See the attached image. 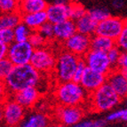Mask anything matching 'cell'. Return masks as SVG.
I'll list each match as a JSON object with an SVG mask.
<instances>
[{"label": "cell", "instance_id": "obj_1", "mask_svg": "<svg viewBox=\"0 0 127 127\" xmlns=\"http://www.w3.org/2000/svg\"><path fill=\"white\" fill-rule=\"evenodd\" d=\"M42 74L35 69L30 64L14 66L4 83L10 95L21 92L28 87H37Z\"/></svg>", "mask_w": 127, "mask_h": 127}, {"label": "cell", "instance_id": "obj_2", "mask_svg": "<svg viewBox=\"0 0 127 127\" xmlns=\"http://www.w3.org/2000/svg\"><path fill=\"white\" fill-rule=\"evenodd\" d=\"M53 94L58 105L64 107L82 106L89 96L80 84L73 81L58 84Z\"/></svg>", "mask_w": 127, "mask_h": 127}, {"label": "cell", "instance_id": "obj_3", "mask_svg": "<svg viewBox=\"0 0 127 127\" xmlns=\"http://www.w3.org/2000/svg\"><path fill=\"white\" fill-rule=\"evenodd\" d=\"M91 110L93 112H106L118 105L121 99L108 84H104L88 96Z\"/></svg>", "mask_w": 127, "mask_h": 127}, {"label": "cell", "instance_id": "obj_4", "mask_svg": "<svg viewBox=\"0 0 127 127\" xmlns=\"http://www.w3.org/2000/svg\"><path fill=\"white\" fill-rule=\"evenodd\" d=\"M80 58L66 50H62L57 55L53 74L57 83H67L73 80L75 71Z\"/></svg>", "mask_w": 127, "mask_h": 127}, {"label": "cell", "instance_id": "obj_5", "mask_svg": "<svg viewBox=\"0 0 127 127\" xmlns=\"http://www.w3.org/2000/svg\"><path fill=\"white\" fill-rule=\"evenodd\" d=\"M56 58L57 56L47 47L35 49L30 64L40 74L53 72Z\"/></svg>", "mask_w": 127, "mask_h": 127}, {"label": "cell", "instance_id": "obj_6", "mask_svg": "<svg viewBox=\"0 0 127 127\" xmlns=\"http://www.w3.org/2000/svg\"><path fill=\"white\" fill-rule=\"evenodd\" d=\"M34 50L29 42H13L8 46L7 58L13 66L30 64Z\"/></svg>", "mask_w": 127, "mask_h": 127}, {"label": "cell", "instance_id": "obj_7", "mask_svg": "<svg viewBox=\"0 0 127 127\" xmlns=\"http://www.w3.org/2000/svg\"><path fill=\"white\" fill-rule=\"evenodd\" d=\"M4 108V122L7 126H19L25 118L26 109L9 96L3 102Z\"/></svg>", "mask_w": 127, "mask_h": 127}, {"label": "cell", "instance_id": "obj_8", "mask_svg": "<svg viewBox=\"0 0 127 127\" xmlns=\"http://www.w3.org/2000/svg\"><path fill=\"white\" fill-rule=\"evenodd\" d=\"M125 30V21L117 16H110L105 21L98 23L95 35L105 36L116 41Z\"/></svg>", "mask_w": 127, "mask_h": 127}, {"label": "cell", "instance_id": "obj_9", "mask_svg": "<svg viewBox=\"0 0 127 127\" xmlns=\"http://www.w3.org/2000/svg\"><path fill=\"white\" fill-rule=\"evenodd\" d=\"M83 60L85 61L88 68L105 76H108L112 70H114L106 53L90 50L83 57Z\"/></svg>", "mask_w": 127, "mask_h": 127}, {"label": "cell", "instance_id": "obj_10", "mask_svg": "<svg viewBox=\"0 0 127 127\" xmlns=\"http://www.w3.org/2000/svg\"><path fill=\"white\" fill-rule=\"evenodd\" d=\"M54 114L60 124L63 125L64 126L71 127L79 123L85 117V109L82 106L64 107L57 105Z\"/></svg>", "mask_w": 127, "mask_h": 127}, {"label": "cell", "instance_id": "obj_11", "mask_svg": "<svg viewBox=\"0 0 127 127\" xmlns=\"http://www.w3.org/2000/svg\"><path fill=\"white\" fill-rule=\"evenodd\" d=\"M63 50L69 52L79 58H83L91 50V36L76 32L74 36L63 43Z\"/></svg>", "mask_w": 127, "mask_h": 127}, {"label": "cell", "instance_id": "obj_12", "mask_svg": "<svg viewBox=\"0 0 127 127\" xmlns=\"http://www.w3.org/2000/svg\"><path fill=\"white\" fill-rule=\"evenodd\" d=\"M45 13L47 15V21L53 25H56L62 21L70 19L69 2L67 1H54L49 4Z\"/></svg>", "mask_w": 127, "mask_h": 127}, {"label": "cell", "instance_id": "obj_13", "mask_svg": "<svg viewBox=\"0 0 127 127\" xmlns=\"http://www.w3.org/2000/svg\"><path fill=\"white\" fill-rule=\"evenodd\" d=\"M106 83L107 76L96 72L94 70L90 69L86 67L79 84L87 93V94L90 95Z\"/></svg>", "mask_w": 127, "mask_h": 127}, {"label": "cell", "instance_id": "obj_14", "mask_svg": "<svg viewBox=\"0 0 127 127\" xmlns=\"http://www.w3.org/2000/svg\"><path fill=\"white\" fill-rule=\"evenodd\" d=\"M10 96L26 109L36 105L41 97V93L37 87H28Z\"/></svg>", "mask_w": 127, "mask_h": 127}, {"label": "cell", "instance_id": "obj_15", "mask_svg": "<svg viewBox=\"0 0 127 127\" xmlns=\"http://www.w3.org/2000/svg\"><path fill=\"white\" fill-rule=\"evenodd\" d=\"M107 84L109 85L121 100L127 98V80L119 69L112 70L107 76Z\"/></svg>", "mask_w": 127, "mask_h": 127}, {"label": "cell", "instance_id": "obj_16", "mask_svg": "<svg viewBox=\"0 0 127 127\" xmlns=\"http://www.w3.org/2000/svg\"><path fill=\"white\" fill-rule=\"evenodd\" d=\"M54 26V39L64 43L68 38L76 33V27L75 21L72 20H67Z\"/></svg>", "mask_w": 127, "mask_h": 127}, {"label": "cell", "instance_id": "obj_17", "mask_svg": "<svg viewBox=\"0 0 127 127\" xmlns=\"http://www.w3.org/2000/svg\"><path fill=\"white\" fill-rule=\"evenodd\" d=\"M48 4V3L45 0H22L19 1L18 13L21 16L25 14L39 13L46 10Z\"/></svg>", "mask_w": 127, "mask_h": 127}, {"label": "cell", "instance_id": "obj_18", "mask_svg": "<svg viewBox=\"0 0 127 127\" xmlns=\"http://www.w3.org/2000/svg\"><path fill=\"white\" fill-rule=\"evenodd\" d=\"M21 22L27 26L31 31H37L45 22H47L46 13L45 11H43L39 13L22 15Z\"/></svg>", "mask_w": 127, "mask_h": 127}, {"label": "cell", "instance_id": "obj_19", "mask_svg": "<svg viewBox=\"0 0 127 127\" xmlns=\"http://www.w3.org/2000/svg\"><path fill=\"white\" fill-rule=\"evenodd\" d=\"M50 124L51 120L46 114L35 112L25 117L18 127H48Z\"/></svg>", "mask_w": 127, "mask_h": 127}, {"label": "cell", "instance_id": "obj_20", "mask_svg": "<svg viewBox=\"0 0 127 127\" xmlns=\"http://www.w3.org/2000/svg\"><path fill=\"white\" fill-rule=\"evenodd\" d=\"M75 23L76 27V32L79 34L85 35L88 36H93V35H95L98 23L90 17L88 13H86L81 19L76 21Z\"/></svg>", "mask_w": 127, "mask_h": 127}, {"label": "cell", "instance_id": "obj_21", "mask_svg": "<svg viewBox=\"0 0 127 127\" xmlns=\"http://www.w3.org/2000/svg\"><path fill=\"white\" fill-rule=\"evenodd\" d=\"M115 46L116 43L112 39L99 35H93L91 36V50L107 53Z\"/></svg>", "mask_w": 127, "mask_h": 127}, {"label": "cell", "instance_id": "obj_22", "mask_svg": "<svg viewBox=\"0 0 127 127\" xmlns=\"http://www.w3.org/2000/svg\"><path fill=\"white\" fill-rule=\"evenodd\" d=\"M21 22V15L18 12L0 13V30H13Z\"/></svg>", "mask_w": 127, "mask_h": 127}, {"label": "cell", "instance_id": "obj_23", "mask_svg": "<svg viewBox=\"0 0 127 127\" xmlns=\"http://www.w3.org/2000/svg\"><path fill=\"white\" fill-rule=\"evenodd\" d=\"M31 30L22 22L17 25L13 29L14 34V42H28L31 34Z\"/></svg>", "mask_w": 127, "mask_h": 127}, {"label": "cell", "instance_id": "obj_24", "mask_svg": "<svg viewBox=\"0 0 127 127\" xmlns=\"http://www.w3.org/2000/svg\"><path fill=\"white\" fill-rule=\"evenodd\" d=\"M87 13L97 23H100L111 16L108 9L105 8V7H98V8L91 9V10L87 11Z\"/></svg>", "mask_w": 127, "mask_h": 127}, {"label": "cell", "instance_id": "obj_25", "mask_svg": "<svg viewBox=\"0 0 127 127\" xmlns=\"http://www.w3.org/2000/svg\"><path fill=\"white\" fill-rule=\"evenodd\" d=\"M70 20L76 21L84 17L87 13L85 7L78 2H69Z\"/></svg>", "mask_w": 127, "mask_h": 127}, {"label": "cell", "instance_id": "obj_26", "mask_svg": "<svg viewBox=\"0 0 127 127\" xmlns=\"http://www.w3.org/2000/svg\"><path fill=\"white\" fill-rule=\"evenodd\" d=\"M28 42L30 43L34 49H39L43 48V47H46L48 41L38 31H32Z\"/></svg>", "mask_w": 127, "mask_h": 127}, {"label": "cell", "instance_id": "obj_27", "mask_svg": "<svg viewBox=\"0 0 127 127\" xmlns=\"http://www.w3.org/2000/svg\"><path fill=\"white\" fill-rule=\"evenodd\" d=\"M19 1L0 0V13H13L18 12Z\"/></svg>", "mask_w": 127, "mask_h": 127}, {"label": "cell", "instance_id": "obj_28", "mask_svg": "<svg viewBox=\"0 0 127 127\" xmlns=\"http://www.w3.org/2000/svg\"><path fill=\"white\" fill-rule=\"evenodd\" d=\"M13 64L10 62L8 58L2 60L0 62V80L4 81L5 78L9 76L11 71L13 68Z\"/></svg>", "mask_w": 127, "mask_h": 127}, {"label": "cell", "instance_id": "obj_29", "mask_svg": "<svg viewBox=\"0 0 127 127\" xmlns=\"http://www.w3.org/2000/svg\"><path fill=\"white\" fill-rule=\"evenodd\" d=\"M47 41L54 39V26L50 22H45L42 27L37 30Z\"/></svg>", "mask_w": 127, "mask_h": 127}, {"label": "cell", "instance_id": "obj_30", "mask_svg": "<svg viewBox=\"0 0 127 127\" xmlns=\"http://www.w3.org/2000/svg\"><path fill=\"white\" fill-rule=\"evenodd\" d=\"M14 42L13 30H0V44L7 46Z\"/></svg>", "mask_w": 127, "mask_h": 127}, {"label": "cell", "instance_id": "obj_31", "mask_svg": "<svg viewBox=\"0 0 127 127\" xmlns=\"http://www.w3.org/2000/svg\"><path fill=\"white\" fill-rule=\"evenodd\" d=\"M121 51L117 48V46L113 47L111 50L107 53V55H108V58L109 60V62L112 66L113 69H116L117 68V62L119 61V58L121 56Z\"/></svg>", "mask_w": 127, "mask_h": 127}, {"label": "cell", "instance_id": "obj_32", "mask_svg": "<svg viewBox=\"0 0 127 127\" xmlns=\"http://www.w3.org/2000/svg\"><path fill=\"white\" fill-rule=\"evenodd\" d=\"M85 68H86V64H85V61L83 60V58H80L77 67L76 68V71H75L74 76H73V82L77 83V84L80 83L81 78H82L83 75L85 71Z\"/></svg>", "mask_w": 127, "mask_h": 127}, {"label": "cell", "instance_id": "obj_33", "mask_svg": "<svg viewBox=\"0 0 127 127\" xmlns=\"http://www.w3.org/2000/svg\"><path fill=\"white\" fill-rule=\"evenodd\" d=\"M116 46L121 51V53H127V30H124L122 34L115 41Z\"/></svg>", "mask_w": 127, "mask_h": 127}, {"label": "cell", "instance_id": "obj_34", "mask_svg": "<svg viewBox=\"0 0 127 127\" xmlns=\"http://www.w3.org/2000/svg\"><path fill=\"white\" fill-rule=\"evenodd\" d=\"M10 96L4 81L0 80V102H4Z\"/></svg>", "mask_w": 127, "mask_h": 127}, {"label": "cell", "instance_id": "obj_35", "mask_svg": "<svg viewBox=\"0 0 127 127\" xmlns=\"http://www.w3.org/2000/svg\"><path fill=\"white\" fill-rule=\"evenodd\" d=\"M122 116H123V109L116 110L114 112H111L110 114L108 115L106 120L108 122H114V121L121 120L122 119Z\"/></svg>", "mask_w": 127, "mask_h": 127}, {"label": "cell", "instance_id": "obj_36", "mask_svg": "<svg viewBox=\"0 0 127 127\" xmlns=\"http://www.w3.org/2000/svg\"><path fill=\"white\" fill-rule=\"evenodd\" d=\"M127 68V53H122L119 58V61L117 62V68L116 69H124Z\"/></svg>", "mask_w": 127, "mask_h": 127}, {"label": "cell", "instance_id": "obj_37", "mask_svg": "<svg viewBox=\"0 0 127 127\" xmlns=\"http://www.w3.org/2000/svg\"><path fill=\"white\" fill-rule=\"evenodd\" d=\"M7 52H8V46L3 44H0V62L2 60L7 58Z\"/></svg>", "mask_w": 127, "mask_h": 127}, {"label": "cell", "instance_id": "obj_38", "mask_svg": "<svg viewBox=\"0 0 127 127\" xmlns=\"http://www.w3.org/2000/svg\"><path fill=\"white\" fill-rule=\"evenodd\" d=\"M108 125V121L106 119H97V120L93 121V127H106Z\"/></svg>", "mask_w": 127, "mask_h": 127}, {"label": "cell", "instance_id": "obj_39", "mask_svg": "<svg viewBox=\"0 0 127 127\" xmlns=\"http://www.w3.org/2000/svg\"><path fill=\"white\" fill-rule=\"evenodd\" d=\"M93 121H90V120L80 121L79 123H77L76 125H73L71 127H93Z\"/></svg>", "mask_w": 127, "mask_h": 127}, {"label": "cell", "instance_id": "obj_40", "mask_svg": "<svg viewBox=\"0 0 127 127\" xmlns=\"http://www.w3.org/2000/svg\"><path fill=\"white\" fill-rule=\"evenodd\" d=\"M124 4H125L124 1H120V0H116V1H113V2H112L113 7H114V8H116V9L122 8V7L124 6Z\"/></svg>", "mask_w": 127, "mask_h": 127}, {"label": "cell", "instance_id": "obj_41", "mask_svg": "<svg viewBox=\"0 0 127 127\" xmlns=\"http://www.w3.org/2000/svg\"><path fill=\"white\" fill-rule=\"evenodd\" d=\"M4 121V108H3V102H0V124Z\"/></svg>", "mask_w": 127, "mask_h": 127}, {"label": "cell", "instance_id": "obj_42", "mask_svg": "<svg viewBox=\"0 0 127 127\" xmlns=\"http://www.w3.org/2000/svg\"><path fill=\"white\" fill-rule=\"evenodd\" d=\"M121 120L127 122V108L123 109V116H122V119Z\"/></svg>", "mask_w": 127, "mask_h": 127}, {"label": "cell", "instance_id": "obj_43", "mask_svg": "<svg viewBox=\"0 0 127 127\" xmlns=\"http://www.w3.org/2000/svg\"><path fill=\"white\" fill-rule=\"evenodd\" d=\"M120 72L122 73L123 76L127 80V68H124V69H120Z\"/></svg>", "mask_w": 127, "mask_h": 127}, {"label": "cell", "instance_id": "obj_44", "mask_svg": "<svg viewBox=\"0 0 127 127\" xmlns=\"http://www.w3.org/2000/svg\"><path fill=\"white\" fill-rule=\"evenodd\" d=\"M48 127H66V126H64V125H62V124H56V125H50V126H48Z\"/></svg>", "mask_w": 127, "mask_h": 127}, {"label": "cell", "instance_id": "obj_45", "mask_svg": "<svg viewBox=\"0 0 127 127\" xmlns=\"http://www.w3.org/2000/svg\"><path fill=\"white\" fill-rule=\"evenodd\" d=\"M124 21H125V30H127V18L124 20Z\"/></svg>", "mask_w": 127, "mask_h": 127}, {"label": "cell", "instance_id": "obj_46", "mask_svg": "<svg viewBox=\"0 0 127 127\" xmlns=\"http://www.w3.org/2000/svg\"><path fill=\"white\" fill-rule=\"evenodd\" d=\"M126 104H127V102H126Z\"/></svg>", "mask_w": 127, "mask_h": 127}, {"label": "cell", "instance_id": "obj_47", "mask_svg": "<svg viewBox=\"0 0 127 127\" xmlns=\"http://www.w3.org/2000/svg\"><path fill=\"white\" fill-rule=\"evenodd\" d=\"M126 127H127V126H126Z\"/></svg>", "mask_w": 127, "mask_h": 127}]
</instances>
